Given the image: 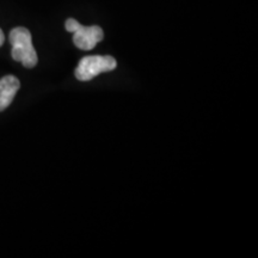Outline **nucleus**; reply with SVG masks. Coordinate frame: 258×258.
<instances>
[{
  "mask_svg": "<svg viewBox=\"0 0 258 258\" xmlns=\"http://www.w3.org/2000/svg\"><path fill=\"white\" fill-rule=\"evenodd\" d=\"M10 43L12 46L11 55L14 60L22 62L27 69H32L37 64V54L32 46L30 31L27 28L18 27L10 32Z\"/></svg>",
  "mask_w": 258,
  "mask_h": 258,
  "instance_id": "1",
  "label": "nucleus"
},
{
  "mask_svg": "<svg viewBox=\"0 0 258 258\" xmlns=\"http://www.w3.org/2000/svg\"><path fill=\"white\" fill-rule=\"evenodd\" d=\"M117 66V62L110 55H90L83 57L76 69V78L80 82H89L101 73L110 72Z\"/></svg>",
  "mask_w": 258,
  "mask_h": 258,
  "instance_id": "2",
  "label": "nucleus"
},
{
  "mask_svg": "<svg viewBox=\"0 0 258 258\" xmlns=\"http://www.w3.org/2000/svg\"><path fill=\"white\" fill-rule=\"evenodd\" d=\"M64 27L69 32H73V43L82 50L93 49L96 44L104 37L102 28H99L98 25L84 27L74 18L67 19Z\"/></svg>",
  "mask_w": 258,
  "mask_h": 258,
  "instance_id": "3",
  "label": "nucleus"
},
{
  "mask_svg": "<svg viewBox=\"0 0 258 258\" xmlns=\"http://www.w3.org/2000/svg\"><path fill=\"white\" fill-rule=\"evenodd\" d=\"M19 88L21 83L15 76H5L0 79V111L11 104Z\"/></svg>",
  "mask_w": 258,
  "mask_h": 258,
  "instance_id": "4",
  "label": "nucleus"
},
{
  "mask_svg": "<svg viewBox=\"0 0 258 258\" xmlns=\"http://www.w3.org/2000/svg\"><path fill=\"white\" fill-rule=\"evenodd\" d=\"M4 41H5V36H4V32H3L2 29H0V47L4 44Z\"/></svg>",
  "mask_w": 258,
  "mask_h": 258,
  "instance_id": "5",
  "label": "nucleus"
}]
</instances>
